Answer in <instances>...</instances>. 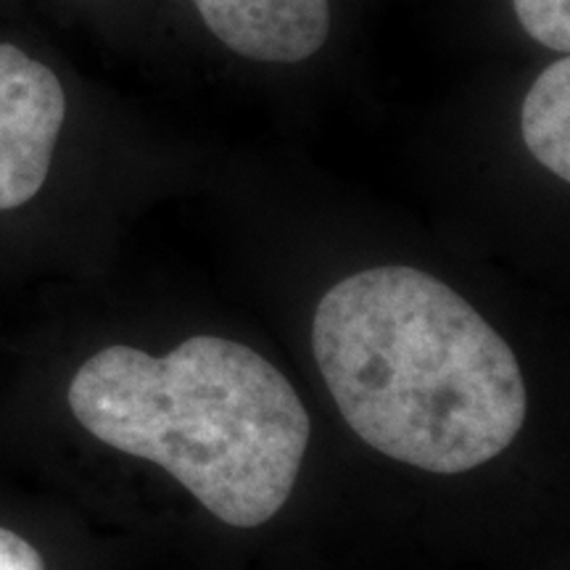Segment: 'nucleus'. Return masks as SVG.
I'll return each mask as SVG.
<instances>
[{
	"label": "nucleus",
	"instance_id": "nucleus-7",
	"mask_svg": "<svg viewBox=\"0 0 570 570\" xmlns=\"http://www.w3.org/2000/svg\"><path fill=\"white\" fill-rule=\"evenodd\" d=\"M0 570H46V562L30 541L0 525Z\"/></svg>",
	"mask_w": 570,
	"mask_h": 570
},
{
	"label": "nucleus",
	"instance_id": "nucleus-4",
	"mask_svg": "<svg viewBox=\"0 0 570 570\" xmlns=\"http://www.w3.org/2000/svg\"><path fill=\"white\" fill-rule=\"evenodd\" d=\"M214 38L252 61L298 63L331 35L327 0H194Z\"/></svg>",
	"mask_w": 570,
	"mask_h": 570
},
{
	"label": "nucleus",
	"instance_id": "nucleus-3",
	"mask_svg": "<svg viewBox=\"0 0 570 570\" xmlns=\"http://www.w3.org/2000/svg\"><path fill=\"white\" fill-rule=\"evenodd\" d=\"M67 96L59 77L17 46H0V212L38 196L53 161Z\"/></svg>",
	"mask_w": 570,
	"mask_h": 570
},
{
	"label": "nucleus",
	"instance_id": "nucleus-6",
	"mask_svg": "<svg viewBox=\"0 0 570 570\" xmlns=\"http://www.w3.org/2000/svg\"><path fill=\"white\" fill-rule=\"evenodd\" d=\"M518 21L550 51H570V0H512Z\"/></svg>",
	"mask_w": 570,
	"mask_h": 570
},
{
	"label": "nucleus",
	"instance_id": "nucleus-2",
	"mask_svg": "<svg viewBox=\"0 0 570 570\" xmlns=\"http://www.w3.org/2000/svg\"><path fill=\"white\" fill-rule=\"evenodd\" d=\"M69 410L90 436L164 468L235 529L281 512L309 444V415L281 370L217 336L164 356L106 346L71 377Z\"/></svg>",
	"mask_w": 570,
	"mask_h": 570
},
{
	"label": "nucleus",
	"instance_id": "nucleus-5",
	"mask_svg": "<svg viewBox=\"0 0 570 570\" xmlns=\"http://www.w3.org/2000/svg\"><path fill=\"white\" fill-rule=\"evenodd\" d=\"M523 140L533 159L562 183L570 180V61L562 56L531 85L520 114Z\"/></svg>",
	"mask_w": 570,
	"mask_h": 570
},
{
	"label": "nucleus",
	"instance_id": "nucleus-1",
	"mask_svg": "<svg viewBox=\"0 0 570 570\" xmlns=\"http://www.w3.org/2000/svg\"><path fill=\"white\" fill-rule=\"evenodd\" d=\"M312 352L346 425L404 465L468 473L525 423L510 344L423 269L373 267L333 285L315 312Z\"/></svg>",
	"mask_w": 570,
	"mask_h": 570
}]
</instances>
